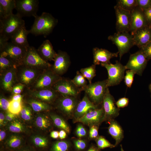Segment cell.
<instances>
[{"instance_id": "1", "label": "cell", "mask_w": 151, "mask_h": 151, "mask_svg": "<svg viewBox=\"0 0 151 151\" xmlns=\"http://www.w3.org/2000/svg\"><path fill=\"white\" fill-rule=\"evenodd\" d=\"M52 27L50 36L43 46L45 50L52 53L64 52L69 55L78 48L86 35V30L71 19H64Z\"/></svg>"}, {"instance_id": "2", "label": "cell", "mask_w": 151, "mask_h": 151, "mask_svg": "<svg viewBox=\"0 0 151 151\" xmlns=\"http://www.w3.org/2000/svg\"><path fill=\"white\" fill-rule=\"evenodd\" d=\"M33 26L20 21L0 29V55L12 61L27 45L37 38Z\"/></svg>"}, {"instance_id": "3", "label": "cell", "mask_w": 151, "mask_h": 151, "mask_svg": "<svg viewBox=\"0 0 151 151\" xmlns=\"http://www.w3.org/2000/svg\"><path fill=\"white\" fill-rule=\"evenodd\" d=\"M65 105L35 97L28 99L25 103L27 124L35 127L40 133H45Z\"/></svg>"}, {"instance_id": "4", "label": "cell", "mask_w": 151, "mask_h": 151, "mask_svg": "<svg viewBox=\"0 0 151 151\" xmlns=\"http://www.w3.org/2000/svg\"><path fill=\"white\" fill-rule=\"evenodd\" d=\"M41 73L28 70L17 63H12L0 76V82L16 90L26 101L35 96Z\"/></svg>"}, {"instance_id": "5", "label": "cell", "mask_w": 151, "mask_h": 151, "mask_svg": "<svg viewBox=\"0 0 151 151\" xmlns=\"http://www.w3.org/2000/svg\"><path fill=\"white\" fill-rule=\"evenodd\" d=\"M92 117V114L83 111L76 101L67 104L58 114L50 127L43 134L58 135L78 132Z\"/></svg>"}, {"instance_id": "6", "label": "cell", "mask_w": 151, "mask_h": 151, "mask_svg": "<svg viewBox=\"0 0 151 151\" xmlns=\"http://www.w3.org/2000/svg\"><path fill=\"white\" fill-rule=\"evenodd\" d=\"M35 97L63 105L76 102L78 98L63 86L55 74L45 69L41 73Z\"/></svg>"}, {"instance_id": "7", "label": "cell", "mask_w": 151, "mask_h": 151, "mask_svg": "<svg viewBox=\"0 0 151 151\" xmlns=\"http://www.w3.org/2000/svg\"><path fill=\"white\" fill-rule=\"evenodd\" d=\"M78 132L91 144L97 145L114 146L122 137L120 133L113 129L107 120L93 116L80 128Z\"/></svg>"}, {"instance_id": "8", "label": "cell", "mask_w": 151, "mask_h": 151, "mask_svg": "<svg viewBox=\"0 0 151 151\" xmlns=\"http://www.w3.org/2000/svg\"><path fill=\"white\" fill-rule=\"evenodd\" d=\"M57 0H23L26 20L34 25L55 24L58 10Z\"/></svg>"}, {"instance_id": "9", "label": "cell", "mask_w": 151, "mask_h": 151, "mask_svg": "<svg viewBox=\"0 0 151 151\" xmlns=\"http://www.w3.org/2000/svg\"><path fill=\"white\" fill-rule=\"evenodd\" d=\"M25 103L18 102L0 111V129L3 137L17 140L20 131L27 125Z\"/></svg>"}, {"instance_id": "10", "label": "cell", "mask_w": 151, "mask_h": 151, "mask_svg": "<svg viewBox=\"0 0 151 151\" xmlns=\"http://www.w3.org/2000/svg\"><path fill=\"white\" fill-rule=\"evenodd\" d=\"M37 135L38 142L60 151H84L90 143L78 132L47 135L38 132Z\"/></svg>"}, {"instance_id": "11", "label": "cell", "mask_w": 151, "mask_h": 151, "mask_svg": "<svg viewBox=\"0 0 151 151\" xmlns=\"http://www.w3.org/2000/svg\"><path fill=\"white\" fill-rule=\"evenodd\" d=\"M76 103L83 111L92 114L102 105L105 97L103 82L97 77L88 76L81 90Z\"/></svg>"}, {"instance_id": "12", "label": "cell", "mask_w": 151, "mask_h": 151, "mask_svg": "<svg viewBox=\"0 0 151 151\" xmlns=\"http://www.w3.org/2000/svg\"><path fill=\"white\" fill-rule=\"evenodd\" d=\"M45 50L37 38L31 42L17 56V64L28 70L41 73L44 70L41 60V54Z\"/></svg>"}, {"instance_id": "13", "label": "cell", "mask_w": 151, "mask_h": 151, "mask_svg": "<svg viewBox=\"0 0 151 151\" xmlns=\"http://www.w3.org/2000/svg\"><path fill=\"white\" fill-rule=\"evenodd\" d=\"M55 75L63 86L72 92H81L85 83V79L81 76L78 66L72 60L66 61Z\"/></svg>"}, {"instance_id": "14", "label": "cell", "mask_w": 151, "mask_h": 151, "mask_svg": "<svg viewBox=\"0 0 151 151\" xmlns=\"http://www.w3.org/2000/svg\"><path fill=\"white\" fill-rule=\"evenodd\" d=\"M124 136L137 151H151V122L131 127Z\"/></svg>"}, {"instance_id": "15", "label": "cell", "mask_w": 151, "mask_h": 151, "mask_svg": "<svg viewBox=\"0 0 151 151\" xmlns=\"http://www.w3.org/2000/svg\"><path fill=\"white\" fill-rule=\"evenodd\" d=\"M23 12V0H1L0 29L19 20V16Z\"/></svg>"}, {"instance_id": "16", "label": "cell", "mask_w": 151, "mask_h": 151, "mask_svg": "<svg viewBox=\"0 0 151 151\" xmlns=\"http://www.w3.org/2000/svg\"><path fill=\"white\" fill-rule=\"evenodd\" d=\"M120 108L128 118L132 119L134 126H136L138 119L144 113V98L140 96L134 100L122 103Z\"/></svg>"}, {"instance_id": "17", "label": "cell", "mask_w": 151, "mask_h": 151, "mask_svg": "<svg viewBox=\"0 0 151 151\" xmlns=\"http://www.w3.org/2000/svg\"><path fill=\"white\" fill-rule=\"evenodd\" d=\"M26 100L16 90L0 82V111L19 102Z\"/></svg>"}, {"instance_id": "18", "label": "cell", "mask_w": 151, "mask_h": 151, "mask_svg": "<svg viewBox=\"0 0 151 151\" xmlns=\"http://www.w3.org/2000/svg\"><path fill=\"white\" fill-rule=\"evenodd\" d=\"M114 110V113L107 121L113 129L123 137L125 132L131 128V122L121 108L116 106Z\"/></svg>"}, {"instance_id": "19", "label": "cell", "mask_w": 151, "mask_h": 151, "mask_svg": "<svg viewBox=\"0 0 151 151\" xmlns=\"http://www.w3.org/2000/svg\"><path fill=\"white\" fill-rule=\"evenodd\" d=\"M141 97H151V73L142 71L139 73Z\"/></svg>"}, {"instance_id": "20", "label": "cell", "mask_w": 151, "mask_h": 151, "mask_svg": "<svg viewBox=\"0 0 151 151\" xmlns=\"http://www.w3.org/2000/svg\"><path fill=\"white\" fill-rule=\"evenodd\" d=\"M38 132L37 129L31 125L25 126L20 131L17 141L18 142L32 141Z\"/></svg>"}, {"instance_id": "21", "label": "cell", "mask_w": 151, "mask_h": 151, "mask_svg": "<svg viewBox=\"0 0 151 151\" xmlns=\"http://www.w3.org/2000/svg\"><path fill=\"white\" fill-rule=\"evenodd\" d=\"M17 150L20 151H35L37 142L32 141H26L18 143Z\"/></svg>"}, {"instance_id": "22", "label": "cell", "mask_w": 151, "mask_h": 151, "mask_svg": "<svg viewBox=\"0 0 151 151\" xmlns=\"http://www.w3.org/2000/svg\"><path fill=\"white\" fill-rule=\"evenodd\" d=\"M84 151H116V150L113 145H97L92 144V146H88Z\"/></svg>"}, {"instance_id": "23", "label": "cell", "mask_w": 151, "mask_h": 151, "mask_svg": "<svg viewBox=\"0 0 151 151\" xmlns=\"http://www.w3.org/2000/svg\"><path fill=\"white\" fill-rule=\"evenodd\" d=\"M37 142L40 145L38 148L37 149V151H60L56 149L52 148L51 147H49V146L45 145L41 143L38 142Z\"/></svg>"}, {"instance_id": "24", "label": "cell", "mask_w": 151, "mask_h": 151, "mask_svg": "<svg viewBox=\"0 0 151 151\" xmlns=\"http://www.w3.org/2000/svg\"><path fill=\"white\" fill-rule=\"evenodd\" d=\"M0 151H13L6 145L5 142L3 139H1Z\"/></svg>"}, {"instance_id": "25", "label": "cell", "mask_w": 151, "mask_h": 151, "mask_svg": "<svg viewBox=\"0 0 151 151\" xmlns=\"http://www.w3.org/2000/svg\"><path fill=\"white\" fill-rule=\"evenodd\" d=\"M122 151H135L133 148V146L129 142H128Z\"/></svg>"}, {"instance_id": "26", "label": "cell", "mask_w": 151, "mask_h": 151, "mask_svg": "<svg viewBox=\"0 0 151 151\" xmlns=\"http://www.w3.org/2000/svg\"><path fill=\"white\" fill-rule=\"evenodd\" d=\"M16 151H18V150H16Z\"/></svg>"}]
</instances>
